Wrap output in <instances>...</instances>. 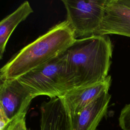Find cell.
Listing matches in <instances>:
<instances>
[{"label": "cell", "mask_w": 130, "mask_h": 130, "mask_svg": "<svg viewBox=\"0 0 130 130\" xmlns=\"http://www.w3.org/2000/svg\"><path fill=\"white\" fill-rule=\"evenodd\" d=\"M112 52L107 35L75 39L64 51L75 88L105 80L109 76Z\"/></svg>", "instance_id": "6da1fadb"}, {"label": "cell", "mask_w": 130, "mask_h": 130, "mask_svg": "<svg viewBox=\"0 0 130 130\" xmlns=\"http://www.w3.org/2000/svg\"><path fill=\"white\" fill-rule=\"evenodd\" d=\"M65 20L22 48L1 69L0 79H16L63 53L75 41Z\"/></svg>", "instance_id": "7a4b0ae2"}, {"label": "cell", "mask_w": 130, "mask_h": 130, "mask_svg": "<svg viewBox=\"0 0 130 130\" xmlns=\"http://www.w3.org/2000/svg\"><path fill=\"white\" fill-rule=\"evenodd\" d=\"M16 79L35 97H61L75 88L64 52Z\"/></svg>", "instance_id": "3957f363"}, {"label": "cell", "mask_w": 130, "mask_h": 130, "mask_svg": "<svg viewBox=\"0 0 130 130\" xmlns=\"http://www.w3.org/2000/svg\"><path fill=\"white\" fill-rule=\"evenodd\" d=\"M68 24L76 39L94 35L102 22L107 0H62Z\"/></svg>", "instance_id": "277c9868"}, {"label": "cell", "mask_w": 130, "mask_h": 130, "mask_svg": "<svg viewBox=\"0 0 130 130\" xmlns=\"http://www.w3.org/2000/svg\"><path fill=\"white\" fill-rule=\"evenodd\" d=\"M35 97L17 79H1L0 110L10 122L25 115Z\"/></svg>", "instance_id": "5b68a950"}, {"label": "cell", "mask_w": 130, "mask_h": 130, "mask_svg": "<svg viewBox=\"0 0 130 130\" xmlns=\"http://www.w3.org/2000/svg\"><path fill=\"white\" fill-rule=\"evenodd\" d=\"M130 38V0H107L103 17L94 35Z\"/></svg>", "instance_id": "8992f818"}, {"label": "cell", "mask_w": 130, "mask_h": 130, "mask_svg": "<svg viewBox=\"0 0 130 130\" xmlns=\"http://www.w3.org/2000/svg\"><path fill=\"white\" fill-rule=\"evenodd\" d=\"M111 83V77L109 75L102 82L73 89L59 98L70 115H73L80 112L104 92L109 91Z\"/></svg>", "instance_id": "52a82bcc"}, {"label": "cell", "mask_w": 130, "mask_h": 130, "mask_svg": "<svg viewBox=\"0 0 130 130\" xmlns=\"http://www.w3.org/2000/svg\"><path fill=\"white\" fill-rule=\"evenodd\" d=\"M111 97L105 92L78 113L70 115L71 130H95L107 113Z\"/></svg>", "instance_id": "ba28073f"}, {"label": "cell", "mask_w": 130, "mask_h": 130, "mask_svg": "<svg viewBox=\"0 0 130 130\" xmlns=\"http://www.w3.org/2000/svg\"><path fill=\"white\" fill-rule=\"evenodd\" d=\"M40 112L39 130H71L70 116L60 98L43 102Z\"/></svg>", "instance_id": "9c48e42d"}, {"label": "cell", "mask_w": 130, "mask_h": 130, "mask_svg": "<svg viewBox=\"0 0 130 130\" xmlns=\"http://www.w3.org/2000/svg\"><path fill=\"white\" fill-rule=\"evenodd\" d=\"M33 12L29 2H23L16 10L0 22V59H2L8 41L17 26Z\"/></svg>", "instance_id": "30bf717a"}, {"label": "cell", "mask_w": 130, "mask_h": 130, "mask_svg": "<svg viewBox=\"0 0 130 130\" xmlns=\"http://www.w3.org/2000/svg\"><path fill=\"white\" fill-rule=\"evenodd\" d=\"M118 123L122 130H130V103L126 104L121 110Z\"/></svg>", "instance_id": "8fae6325"}, {"label": "cell", "mask_w": 130, "mask_h": 130, "mask_svg": "<svg viewBox=\"0 0 130 130\" xmlns=\"http://www.w3.org/2000/svg\"><path fill=\"white\" fill-rule=\"evenodd\" d=\"M7 130H27L25 122V115L21 116L12 121Z\"/></svg>", "instance_id": "7c38bea8"}]
</instances>
